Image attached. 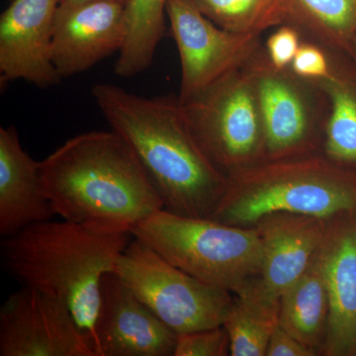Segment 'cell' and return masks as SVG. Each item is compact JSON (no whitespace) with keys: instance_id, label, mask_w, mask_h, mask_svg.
I'll use <instances>...</instances> for the list:
<instances>
[{"instance_id":"obj_1","label":"cell","mask_w":356,"mask_h":356,"mask_svg":"<svg viewBox=\"0 0 356 356\" xmlns=\"http://www.w3.org/2000/svg\"><path fill=\"white\" fill-rule=\"evenodd\" d=\"M91 95L111 130L139 159L163 209L212 217L229 178L199 146L178 96L145 97L106 83L93 86Z\"/></svg>"},{"instance_id":"obj_2","label":"cell","mask_w":356,"mask_h":356,"mask_svg":"<svg viewBox=\"0 0 356 356\" xmlns=\"http://www.w3.org/2000/svg\"><path fill=\"white\" fill-rule=\"evenodd\" d=\"M43 193L67 221L130 232L163 209L139 159L114 131L74 136L40 161Z\"/></svg>"},{"instance_id":"obj_3","label":"cell","mask_w":356,"mask_h":356,"mask_svg":"<svg viewBox=\"0 0 356 356\" xmlns=\"http://www.w3.org/2000/svg\"><path fill=\"white\" fill-rule=\"evenodd\" d=\"M132 238L130 232L50 220L3 238L1 257L8 273L22 286L64 302L95 343L103 275L114 270Z\"/></svg>"},{"instance_id":"obj_4","label":"cell","mask_w":356,"mask_h":356,"mask_svg":"<svg viewBox=\"0 0 356 356\" xmlns=\"http://www.w3.org/2000/svg\"><path fill=\"white\" fill-rule=\"evenodd\" d=\"M210 219L252 227L271 213L332 219L356 211V178L321 151L264 159L229 173Z\"/></svg>"},{"instance_id":"obj_5","label":"cell","mask_w":356,"mask_h":356,"mask_svg":"<svg viewBox=\"0 0 356 356\" xmlns=\"http://www.w3.org/2000/svg\"><path fill=\"white\" fill-rule=\"evenodd\" d=\"M131 234L172 266L234 295L245 292L261 273L264 247L255 227L161 209L138 222Z\"/></svg>"},{"instance_id":"obj_6","label":"cell","mask_w":356,"mask_h":356,"mask_svg":"<svg viewBox=\"0 0 356 356\" xmlns=\"http://www.w3.org/2000/svg\"><path fill=\"white\" fill-rule=\"evenodd\" d=\"M180 103L199 146L227 177L264 161L261 105L248 64Z\"/></svg>"},{"instance_id":"obj_7","label":"cell","mask_w":356,"mask_h":356,"mask_svg":"<svg viewBox=\"0 0 356 356\" xmlns=\"http://www.w3.org/2000/svg\"><path fill=\"white\" fill-rule=\"evenodd\" d=\"M113 271L177 334L221 327L235 296L172 266L134 236Z\"/></svg>"},{"instance_id":"obj_8","label":"cell","mask_w":356,"mask_h":356,"mask_svg":"<svg viewBox=\"0 0 356 356\" xmlns=\"http://www.w3.org/2000/svg\"><path fill=\"white\" fill-rule=\"evenodd\" d=\"M259 96L264 130V159L321 151L327 102L315 81L291 69L278 70L261 47L248 63Z\"/></svg>"},{"instance_id":"obj_9","label":"cell","mask_w":356,"mask_h":356,"mask_svg":"<svg viewBox=\"0 0 356 356\" xmlns=\"http://www.w3.org/2000/svg\"><path fill=\"white\" fill-rule=\"evenodd\" d=\"M166 15L181 64L180 102L196 97L247 65L261 47V35L222 29L191 0H168Z\"/></svg>"},{"instance_id":"obj_10","label":"cell","mask_w":356,"mask_h":356,"mask_svg":"<svg viewBox=\"0 0 356 356\" xmlns=\"http://www.w3.org/2000/svg\"><path fill=\"white\" fill-rule=\"evenodd\" d=\"M0 356H97L92 339L57 297L22 286L0 310Z\"/></svg>"},{"instance_id":"obj_11","label":"cell","mask_w":356,"mask_h":356,"mask_svg":"<svg viewBox=\"0 0 356 356\" xmlns=\"http://www.w3.org/2000/svg\"><path fill=\"white\" fill-rule=\"evenodd\" d=\"M177 336L114 271L103 275L95 327L97 356H173Z\"/></svg>"},{"instance_id":"obj_12","label":"cell","mask_w":356,"mask_h":356,"mask_svg":"<svg viewBox=\"0 0 356 356\" xmlns=\"http://www.w3.org/2000/svg\"><path fill=\"white\" fill-rule=\"evenodd\" d=\"M58 0H13L0 17V81L41 88L60 83L53 58Z\"/></svg>"},{"instance_id":"obj_13","label":"cell","mask_w":356,"mask_h":356,"mask_svg":"<svg viewBox=\"0 0 356 356\" xmlns=\"http://www.w3.org/2000/svg\"><path fill=\"white\" fill-rule=\"evenodd\" d=\"M124 2H88L57 8L51 58L62 79L76 76L121 51L125 43Z\"/></svg>"},{"instance_id":"obj_14","label":"cell","mask_w":356,"mask_h":356,"mask_svg":"<svg viewBox=\"0 0 356 356\" xmlns=\"http://www.w3.org/2000/svg\"><path fill=\"white\" fill-rule=\"evenodd\" d=\"M330 219L294 213H271L254 226L261 236L264 259L250 286L261 296L280 300L302 275L324 243Z\"/></svg>"},{"instance_id":"obj_15","label":"cell","mask_w":356,"mask_h":356,"mask_svg":"<svg viewBox=\"0 0 356 356\" xmlns=\"http://www.w3.org/2000/svg\"><path fill=\"white\" fill-rule=\"evenodd\" d=\"M356 211L330 219L322 245L329 320L322 355H356Z\"/></svg>"},{"instance_id":"obj_16","label":"cell","mask_w":356,"mask_h":356,"mask_svg":"<svg viewBox=\"0 0 356 356\" xmlns=\"http://www.w3.org/2000/svg\"><path fill=\"white\" fill-rule=\"evenodd\" d=\"M55 216L42 191L40 161L26 153L14 126L0 128V235L8 238Z\"/></svg>"},{"instance_id":"obj_17","label":"cell","mask_w":356,"mask_h":356,"mask_svg":"<svg viewBox=\"0 0 356 356\" xmlns=\"http://www.w3.org/2000/svg\"><path fill=\"white\" fill-rule=\"evenodd\" d=\"M322 248L305 273L280 297V325L318 355L322 353L329 320Z\"/></svg>"},{"instance_id":"obj_18","label":"cell","mask_w":356,"mask_h":356,"mask_svg":"<svg viewBox=\"0 0 356 356\" xmlns=\"http://www.w3.org/2000/svg\"><path fill=\"white\" fill-rule=\"evenodd\" d=\"M286 23L327 51H351L356 39V0H282Z\"/></svg>"},{"instance_id":"obj_19","label":"cell","mask_w":356,"mask_h":356,"mask_svg":"<svg viewBox=\"0 0 356 356\" xmlns=\"http://www.w3.org/2000/svg\"><path fill=\"white\" fill-rule=\"evenodd\" d=\"M329 56L331 74L315 81L327 102L321 152L337 165H356V86L344 76L330 53Z\"/></svg>"},{"instance_id":"obj_20","label":"cell","mask_w":356,"mask_h":356,"mask_svg":"<svg viewBox=\"0 0 356 356\" xmlns=\"http://www.w3.org/2000/svg\"><path fill=\"white\" fill-rule=\"evenodd\" d=\"M168 0H125V43L115 63V74L133 77L153 64L156 49L165 34Z\"/></svg>"},{"instance_id":"obj_21","label":"cell","mask_w":356,"mask_h":356,"mask_svg":"<svg viewBox=\"0 0 356 356\" xmlns=\"http://www.w3.org/2000/svg\"><path fill=\"white\" fill-rule=\"evenodd\" d=\"M280 300L266 298L252 288L235 295L222 324L229 339V355L266 356L280 325Z\"/></svg>"},{"instance_id":"obj_22","label":"cell","mask_w":356,"mask_h":356,"mask_svg":"<svg viewBox=\"0 0 356 356\" xmlns=\"http://www.w3.org/2000/svg\"><path fill=\"white\" fill-rule=\"evenodd\" d=\"M222 29L236 34L261 35L286 23L282 0H191Z\"/></svg>"},{"instance_id":"obj_23","label":"cell","mask_w":356,"mask_h":356,"mask_svg":"<svg viewBox=\"0 0 356 356\" xmlns=\"http://www.w3.org/2000/svg\"><path fill=\"white\" fill-rule=\"evenodd\" d=\"M229 355V339L225 327L180 334L173 356Z\"/></svg>"},{"instance_id":"obj_24","label":"cell","mask_w":356,"mask_h":356,"mask_svg":"<svg viewBox=\"0 0 356 356\" xmlns=\"http://www.w3.org/2000/svg\"><path fill=\"white\" fill-rule=\"evenodd\" d=\"M290 69L301 79L320 81L331 74V58L329 53L322 47L312 42L303 41Z\"/></svg>"},{"instance_id":"obj_25","label":"cell","mask_w":356,"mask_h":356,"mask_svg":"<svg viewBox=\"0 0 356 356\" xmlns=\"http://www.w3.org/2000/svg\"><path fill=\"white\" fill-rule=\"evenodd\" d=\"M301 37L296 28L283 24L267 39V57L276 69L285 70L291 67L300 44L303 42Z\"/></svg>"},{"instance_id":"obj_26","label":"cell","mask_w":356,"mask_h":356,"mask_svg":"<svg viewBox=\"0 0 356 356\" xmlns=\"http://www.w3.org/2000/svg\"><path fill=\"white\" fill-rule=\"evenodd\" d=\"M318 353L306 344L301 343L296 337L285 331L281 325L275 330L268 348L266 356H316Z\"/></svg>"},{"instance_id":"obj_27","label":"cell","mask_w":356,"mask_h":356,"mask_svg":"<svg viewBox=\"0 0 356 356\" xmlns=\"http://www.w3.org/2000/svg\"><path fill=\"white\" fill-rule=\"evenodd\" d=\"M93 1H102V0H58V8H70V7L81 6V4ZM113 1L125 2V0H113Z\"/></svg>"},{"instance_id":"obj_28","label":"cell","mask_w":356,"mask_h":356,"mask_svg":"<svg viewBox=\"0 0 356 356\" xmlns=\"http://www.w3.org/2000/svg\"><path fill=\"white\" fill-rule=\"evenodd\" d=\"M356 44V39H355V44ZM355 44H353V46H355Z\"/></svg>"}]
</instances>
